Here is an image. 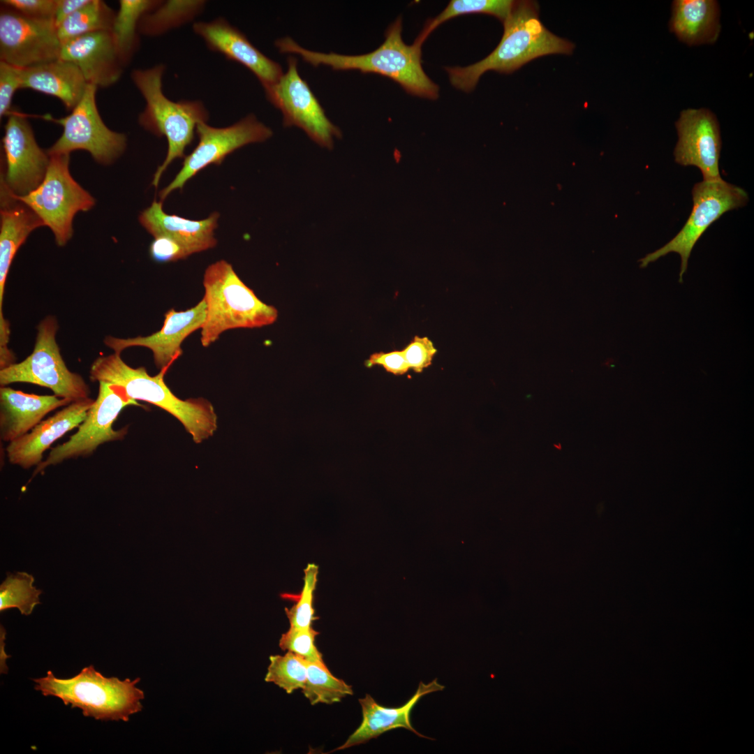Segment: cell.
Wrapping results in <instances>:
<instances>
[{"label": "cell", "instance_id": "6", "mask_svg": "<svg viewBox=\"0 0 754 754\" xmlns=\"http://www.w3.org/2000/svg\"><path fill=\"white\" fill-rule=\"evenodd\" d=\"M163 64L147 69H136L131 73L135 87L144 97L146 106L139 116L140 124L158 137H165L168 152L157 168L151 184L157 187L164 171L177 158L185 157L184 151L194 138L198 124L207 122L209 113L200 101L174 102L162 90Z\"/></svg>", "mask_w": 754, "mask_h": 754}, {"label": "cell", "instance_id": "21", "mask_svg": "<svg viewBox=\"0 0 754 754\" xmlns=\"http://www.w3.org/2000/svg\"><path fill=\"white\" fill-rule=\"evenodd\" d=\"M445 686L440 684L437 679H434L428 683L420 681L415 694L405 704L397 707L380 705L370 695L367 694L364 698L358 700L362 714L361 724L347 740L334 751H341L364 744L389 730L397 728H404L420 737L434 740V739L422 735L413 727L411 721V714L417 702L423 696L443 690Z\"/></svg>", "mask_w": 754, "mask_h": 754}, {"label": "cell", "instance_id": "34", "mask_svg": "<svg viewBox=\"0 0 754 754\" xmlns=\"http://www.w3.org/2000/svg\"><path fill=\"white\" fill-rule=\"evenodd\" d=\"M304 572V586L299 598L292 607L285 609L290 626L299 628L312 627L315 619L313 603L318 582V566L309 563Z\"/></svg>", "mask_w": 754, "mask_h": 754}, {"label": "cell", "instance_id": "3", "mask_svg": "<svg viewBox=\"0 0 754 754\" xmlns=\"http://www.w3.org/2000/svg\"><path fill=\"white\" fill-rule=\"evenodd\" d=\"M121 353L98 357L91 364V381L105 382L119 387L130 399L154 404L177 418L195 443L212 436L217 429V415L212 404L204 398L182 400L164 382L167 369L154 376L145 367L133 368L123 361Z\"/></svg>", "mask_w": 754, "mask_h": 754}, {"label": "cell", "instance_id": "37", "mask_svg": "<svg viewBox=\"0 0 754 754\" xmlns=\"http://www.w3.org/2000/svg\"><path fill=\"white\" fill-rule=\"evenodd\" d=\"M21 69L0 61V117L9 115L13 96L22 87Z\"/></svg>", "mask_w": 754, "mask_h": 754}, {"label": "cell", "instance_id": "28", "mask_svg": "<svg viewBox=\"0 0 754 754\" xmlns=\"http://www.w3.org/2000/svg\"><path fill=\"white\" fill-rule=\"evenodd\" d=\"M161 1L121 0L112 27V34L124 64L131 58L138 44L137 32L141 17L156 8Z\"/></svg>", "mask_w": 754, "mask_h": 754}, {"label": "cell", "instance_id": "36", "mask_svg": "<svg viewBox=\"0 0 754 754\" xmlns=\"http://www.w3.org/2000/svg\"><path fill=\"white\" fill-rule=\"evenodd\" d=\"M403 352L410 369L421 373L431 364L437 350L428 337L415 336Z\"/></svg>", "mask_w": 754, "mask_h": 754}, {"label": "cell", "instance_id": "7", "mask_svg": "<svg viewBox=\"0 0 754 754\" xmlns=\"http://www.w3.org/2000/svg\"><path fill=\"white\" fill-rule=\"evenodd\" d=\"M49 156V167L42 183L27 195H14L40 218L51 229L57 245L62 246L73 235L75 214L91 209L95 199L71 176L69 154Z\"/></svg>", "mask_w": 754, "mask_h": 754}, {"label": "cell", "instance_id": "5", "mask_svg": "<svg viewBox=\"0 0 754 754\" xmlns=\"http://www.w3.org/2000/svg\"><path fill=\"white\" fill-rule=\"evenodd\" d=\"M33 681L35 690L43 695L57 697L65 705L79 708L83 716L96 720L128 721L131 715L142 709L144 692L135 686L140 678L105 677L93 665L69 679L57 678L48 671L45 677Z\"/></svg>", "mask_w": 754, "mask_h": 754}, {"label": "cell", "instance_id": "17", "mask_svg": "<svg viewBox=\"0 0 754 754\" xmlns=\"http://www.w3.org/2000/svg\"><path fill=\"white\" fill-rule=\"evenodd\" d=\"M206 317V303L202 299L193 307L177 311L173 309L165 313L163 325L158 332L146 337L121 339L107 336L104 343L121 353L124 349L140 346L150 349L156 366L168 369L182 354L181 345L192 332L201 329Z\"/></svg>", "mask_w": 754, "mask_h": 754}, {"label": "cell", "instance_id": "16", "mask_svg": "<svg viewBox=\"0 0 754 754\" xmlns=\"http://www.w3.org/2000/svg\"><path fill=\"white\" fill-rule=\"evenodd\" d=\"M678 141L675 161L683 166H695L704 181L722 179L719 172L721 137L718 121L709 109L688 108L681 112L675 123Z\"/></svg>", "mask_w": 754, "mask_h": 754}, {"label": "cell", "instance_id": "2", "mask_svg": "<svg viewBox=\"0 0 754 754\" xmlns=\"http://www.w3.org/2000/svg\"><path fill=\"white\" fill-rule=\"evenodd\" d=\"M402 19L399 16L387 29L385 40L373 52L360 55L322 53L306 50L286 36L275 41L281 53L300 55L313 66L325 65L335 71L357 70L374 73L397 82L406 92L422 98L436 99L439 88L424 73L421 47L406 45L401 36Z\"/></svg>", "mask_w": 754, "mask_h": 754}, {"label": "cell", "instance_id": "38", "mask_svg": "<svg viewBox=\"0 0 754 754\" xmlns=\"http://www.w3.org/2000/svg\"><path fill=\"white\" fill-rule=\"evenodd\" d=\"M1 2L30 18L54 20L58 0H3Z\"/></svg>", "mask_w": 754, "mask_h": 754}, {"label": "cell", "instance_id": "14", "mask_svg": "<svg viewBox=\"0 0 754 754\" xmlns=\"http://www.w3.org/2000/svg\"><path fill=\"white\" fill-rule=\"evenodd\" d=\"M61 43L54 20L24 16L5 6L0 13V61L28 68L59 59Z\"/></svg>", "mask_w": 754, "mask_h": 754}, {"label": "cell", "instance_id": "15", "mask_svg": "<svg viewBox=\"0 0 754 754\" xmlns=\"http://www.w3.org/2000/svg\"><path fill=\"white\" fill-rule=\"evenodd\" d=\"M2 145L5 167L1 180L14 195H27L43 181L50 156L38 146L24 116L15 112L8 115Z\"/></svg>", "mask_w": 754, "mask_h": 754}, {"label": "cell", "instance_id": "30", "mask_svg": "<svg viewBox=\"0 0 754 754\" xmlns=\"http://www.w3.org/2000/svg\"><path fill=\"white\" fill-rule=\"evenodd\" d=\"M510 0H452L436 17L428 20L414 45L420 47L429 35L444 22L463 15L487 14L503 22L510 14L514 4Z\"/></svg>", "mask_w": 754, "mask_h": 754}, {"label": "cell", "instance_id": "18", "mask_svg": "<svg viewBox=\"0 0 754 754\" xmlns=\"http://www.w3.org/2000/svg\"><path fill=\"white\" fill-rule=\"evenodd\" d=\"M193 31L211 50L246 67L264 88L278 82L283 74L279 64L266 57L224 18L196 22Z\"/></svg>", "mask_w": 754, "mask_h": 754}, {"label": "cell", "instance_id": "10", "mask_svg": "<svg viewBox=\"0 0 754 754\" xmlns=\"http://www.w3.org/2000/svg\"><path fill=\"white\" fill-rule=\"evenodd\" d=\"M97 88L88 84L82 98L68 116L60 119L46 116V119L64 128L61 137L46 150L48 155L85 150L96 162L108 165L123 154L126 137L110 130L103 121L96 103Z\"/></svg>", "mask_w": 754, "mask_h": 754}, {"label": "cell", "instance_id": "20", "mask_svg": "<svg viewBox=\"0 0 754 754\" xmlns=\"http://www.w3.org/2000/svg\"><path fill=\"white\" fill-rule=\"evenodd\" d=\"M59 58L75 64L87 82L97 87L114 84L124 66L111 31L93 32L66 42Z\"/></svg>", "mask_w": 754, "mask_h": 754}, {"label": "cell", "instance_id": "8", "mask_svg": "<svg viewBox=\"0 0 754 754\" xmlns=\"http://www.w3.org/2000/svg\"><path fill=\"white\" fill-rule=\"evenodd\" d=\"M57 319L45 317L37 326L34 348L20 363L0 369V385L28 383L50 388L60 398L72 401L88 398L90 390L83 378L66 367L56 341Z\"/></svg>", "mask_w": 754, "mask_h": 754}, {"label": "cell", "instance_id": "24", "mask_svg": "<svg viewBox=\"0 0 754 754\" xmlns=\"http://www.w3.org/2000/svg\"><path fill=\"white\" fill-rule=\"evenodd\" d=\"M73 402L56 395L24 393L4 386L0 389V437L10 443L24 436L50 412Z\"/></svg>", "mask_w": 754, "mask_h": 754}, {"label": "cell", "instance_id": "11", "mask_svg": "<svg viewBox=\"0 0 754 754\" xmlns=\"http://www.w3.org/2000/svg\"><path fill=\"white\" fill-rule=\"evenodd\" d=\"M98 383V396L77 432L66 442L51 450L47 459L36 467L32 478L50 466L90 455L100 445L124 438L127 427L116 430L112 424L124 408L140 404L128 398L119 387L105 382Z\"/></svg>", "mask_w": 754, "mask_h": 754}, {"label": "cell", "instance_id": "26", "mask_svg": "<svg viewBox=\"0 0 754 754\" xmlns=\"http://www.w3.org/2000/svg\"><path fill=\"white\" fill-rule=\"evenodd\" d=\"M720 8L714 0H675L669 29L688 45L714 43L720 31Z\"/></svg>", "mask_w": 754, "mask_h": 754}, {"label": "cell", "instance_id": "4", "mask_svg": "<svg viewBox=\"0 0 754 754\" xmlns=\"http://www.w3.org/2000/svg\"><path fill=\"white\" fill-rule=\"evenodd\" d=\"M206 317L201 327V344L207 347L223 332L271 325L277 309L258 298L224 260L211 264L203 278Z\"/></svg>", "mask_w": 754, "mask_h": 754}, {"label": "cell", "instance_id": "12", "mask_svg": "<svg viewBox=\"0 0 754 754\" xmlns=\"http://www.w3.org/2000/svg\"><path fill=\"white\" fill-rule=\"evenodd\" d=\"M288 69L276 83L265 87L267 100L283 114V126H297L320 146L331 149L340 129L327 117L307 82L299 75L297 59L290 56Z\"/></svg>", "mask_w": 754, "mask_h": 754}, {"label": "cell", "instance_id": "40", "mask_svg": "<svg viewBox=\"0 0 754 754\" xmlns=\"http://www.w3.org/2000/svg\"><path fill=\"white\" fill-rule=\"evenodd\" d=\"M365 365L368 368L375 365L382 366L387 372L395 376L404 375L410 369L403 350L374 353L365 362Z\"/></svg>", "mask_w": 754, "mask_h": 754}, {"label": "cell", "instance_id": "39", "mask_svg": "<svg viewBox=\"0 0 754 754\" xmlns=\"http://www.w3.org/2000/svg\"><path fill=\"white\" fill-rule=\"evenodd\" d=\"M149 254L158 263L173 262L190 256L181 244L166 236L154 237L149 246Z\"/></svg>", "mask_w": 754, "mask_h": 754}, {"label": "cell", "instance_id": "1", "mask_svg": "<svg viewBox=\"0 0 754 754\" xmlns=\"http://www.w3.org/2000/svg\"><path fill=\"white\" fill-rule=\"evenodd\" d=\"M503 23L502 38L487 57L468 66L445 68L453 87L470 92L487 71L511 73L542 56L570 54L575 47L572 43L557 36L545 27L539 18L535 1H515Z\"/></svg>", "mask_w": 754, "mask_h": 754}, {"label": "cell", "instance_id": "32", "mask_svg": "<svg viewBox=\"0 0 754 754\" xmlns=\"http://www.w3.org/2000/svg\"><path fill=\"white\" fill-rule=\"evenodd\" d=\"M34 577L25 572L7 573L0 586V611L17 608L22 614L30 615L34 607L40 603L39 596L42 591L33 586Z\"/></svg>", "mask_w": 754, "mask_h": 754}, {"label": "cell", "instance_id": "9", "mask_svg": "<svg viewBox=\"0 0 754 754\" xmlns=\"http://www.w3.org/2000/svg\"><path fill=\"white\" fill-rule=\"evenodd\" d=\"M692 195L693 209L683 227L663 246L641 258L640 267L644 268L670 253H677L681 257L679 281L682 283L692 250L703 233L723 214L742 207L748 201V193L743 188L723 179L695 184Z\"/></svg>", "mask_w": 754, "mask_h": 754}, {"label": "cell", "instance_id": "13", "mask_svg": "<svg viewBox=\"0 0 754 754\" xmlns=\"http://www.w3.org/2000/svg\"><path fill=\"white\" fill-rule=\"evenodd\" d=\"M195 132L198 143L185 156L183 166L175 179L159 193L161 202L173 191L182 189L188 179L207 165H220L236 149L249 144L264 142L273 134L270 128L252 114L227 127L216 128L202 122L198 124Z\"/></svg>", "mask_w": 754, "mask_h": 754}, {"label": "cell", "instance_id": "41", "mask_svg": "<svg viewBox=\"0 0 754 754\" xmlns=\"http://www.w3.org/2000/svg\"><path fill=\"white\" fill-rule=\"evenodd\" d=\"M91 0H58L54 22L57 28L68 17L81 8L86 6Z\"/></svg>", "mask_w": 754, "mask_h": 754}, {"label": "cell", "instance_id": "29", "mask_svg": "<svg viewBox=\"0 0 754 754\" xmlns=\"http://www.w3.org/2000/svg\"><path fill=\"white\" fill-rule=\"evenodd\" d=\"M116 14L103 1L91 0L57 27L61 43L96 31H111Z\"/></svg>", "mask_w": 754, "mask_h": 754}, {"label": "cell", "instance_id": "27", "mask_svg": "<svg viewBox=\"0 0 754 754\" xmlns=\"http://www.w3.org/2000/svg\"><path fill=\"white\" fill-rule=\"evenodd\" d=\"M205 1L169 0L162 1L145 13L138 24V32L157 36L193 21L205 9Z\"/></svg>", "mask_w": 754, "mask_h": 754}, {"label": "cell", "instance_id": "19", "mask_svg": "<svg viewBox=\"0 0 754 754\" xmlns=\"http://www.w3.org/2000/svg\"><path fill=\"white\" fill-rule=\"evenodd\" d=\"M94 400L88 397L71 402L54 415L42 420L30 432L9 443V462L24 469L37 466L51 445L86 418Z\"/></svg>", "mask_w": 754, "mask_h": 754}, {"label": "cell", "instance_id": "25", "mask_svg": "<svg viewBox=\"0 0 754 754\" xmlns=\"http://www.w3.org/2000/svg\"><path fill=\"white\" fill-rule=\"evenodd\" d=\"M21 88L53 96L72 110L81 101L88 83L73 63L57 59L21 69Z\"/></svg>", "mask_w": 754, "mask_h": 754}, {"label": "cell", "instance_id": "31", "mask_svg": "<svg viewBox=\"0 0 754 754\" xmlns=\"http://www.w3.org/2000/svg\"><path fill=\"white\" fill-rule=\"evenodd\" d=\"M307 677L302 692L311 704H330L352 695V686L332 675L324 662H308Z\"/></svg>", "mask_w": 754, "mask_h": 754}, {"label": "cell", "instance_id": "22", "mask_svg": "<svg viewBox=\"0 0 754 754\" xmlns=\"http://www.w3.org/2000/svg\"><path fill=\"white\" fill-rule=\"evenodd\" d=\"M218 212L202 220H191L163 209L162 202L154 200L141 212L139 221L154 237H168L181 244L191 255L216 245L214 230L217 227Z\"/></svg>", "mask_w": 754, "mask_h": 754}, {"label": "cell", "instance_id": "35", "mask_svg": "<svg viewBox=\"0 0 754 754\" xmlns=\"http://www.w3.org/2000/svg\"><path fill=\"white\" fill-rule=\"evenodd\" d=\"M318 635L312 627L299 628L290 626L282 634L279 645L283 650L292 652L308 662H324L322 654L315 645V638Z\"/></svg>", "mask_w": 754, "mask_h": 754}, {"label": "cell", "instance_id": "23", "mask_svg": "<svg viewBox=\"0 0 754 754\" xmlns=\"http://www.w3.org/2000/svg\"><path fill=\"white\" fill-rule=\"evenodd\" d=\"M0 324L7 321L2 312L5 284L13 260L29 234L45 226L40 218L24 202L15 198L0 182Z\"/></svg>", "mask_w": 754, "mask_h": 754}, {"label": "cell", "instance_id": "33", "mask_svg": "<svg viewBox=\"0 0 754 754\" xmlns=\"http://www.w3.org/2000/svg\"><path fill=\"white\" fill-rule=\"evenodd\" d=\"M265 681L276 684L288 694L304 688L307 677L305 660L287 651L284 655L270 656Z\"/></svg>", "mask_w": 754, "mask_h": 754}]
</instances>
